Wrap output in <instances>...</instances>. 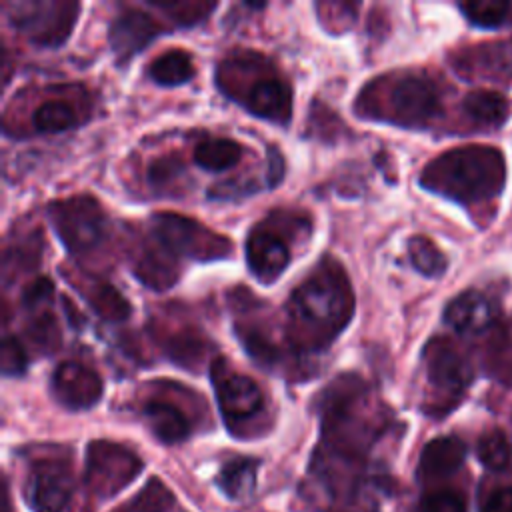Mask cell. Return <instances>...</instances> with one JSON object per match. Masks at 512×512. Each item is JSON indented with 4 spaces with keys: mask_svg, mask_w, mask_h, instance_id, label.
<instances>
[{
    "mask_svg": "<svg viewBox=\"0 0 512 512\" xmlns=\"http://www.w3.org/2000/svg\"><path fill=\"white\" fill-rule=\"evenodd\" d=\"M176 498L172 490L158 478H150L132 498L116 506L112 512H172Z\"/></svg>",
    "mask_w": 512,
    "mask_h": 512,
    "instance_id": "obj_30",
    "label": "cell"
},
{
    "mask_svg": "<svg viewBox=\"0 0 512 512\" xmlns=\"http://www.w3.org/2000/svg\"><path fill=\"white\" fill-rule=\"evenodd\" d=\"M464 112L478 124L500 126L510 114V102L494 90H474L464 98Z\"/></svg>",
    "mask_w": 512,
    "mask_h": 512,
    "instance_id": "obj_27",
    "label": "cell"
},
{
    "mask_svg": "<svg viewBox=\"0 0 512 512\" xmlns=\"http://www.w3.org/2000/svg\"><path fill=\"white\" fill-rule=\"evenodd\" d=\"M288 336L296 350L320 352L348 326L354 294L344 268L326 258L286 302Z\"/></svg>",
    "mask_w": 512,
    "mask_h": 512,
    "instance_id": "obj_2",
    "label": "cell"
},
{
    "mask_svg": "<svg viewBox=\"0 0 512 512\" xmlns=\"http://www.w3.org/2000/svg\"><path fill=\"white\" fill-rule=\"evenodd\" d=\"M40 246H42L40 236L20 238V242H14L4 250V270L12 268V264L16 270L36 264L40 260Z\"/></svg>",
    "mask_w": 512,
    "mask_h": 512,
    "instance_id": "obj_38",
    "label": "cell"
},
{
    "mask_svg": "<svg viewBox=\"0 0 512 512\" xmlns=\"http://www.w3.org/2000/svg\"><path fill=\"white\" fill-rule=\"evenodd\" d=\"M140 412L154 438L162 444H180L194 432V420L190 414L170 398L152 396L142 402Z\"/></svg>",
    "mask_w": 512,
    "mask_h": 512,
    "instance_id": "obj_18",
    "label": "cell"
},
{
    "mask_svg": "<svg viewBox=\"0 0 512 512\" xmlns=\"http://www.w3.org/2000/svg\"><path fill=\"white\" fill-rule=\"evenodd\" d=\"M158 344L174 364L186 370L196 368L204 360L208 348L204 334L198 332L194 326L166 332L162 338H158Z\"/></svg>",
    "mask_w": 512,
    "mask_h": 512,
    "instance_id": "obj_23",
    "label": "cell"
},
{
    "mask_svg": "<svg viewBox=\"0 0 512 512\" xmlns=\"http://www.w3.org/2000/svg\"><path fill=\"white\" fill-rule=\"evenodd\" d=\"M422 362L430 388L424 410L436 418L444 416L460 402L472 382L470 362L448 338H432L424 346Z\"/></svg>",
    "mask_w": 512,
    "mask_h": 512,
    "instance_id": "obj_6",
    "label": "cell"
},
{
    "mask_svg": "<svg viewBox=\"0 0 512 512\" xmlns=\"http://www.w3.org/2000/svg\"><path fill=\"white\" fill-rule=\"evenodd\" d=\"M444 322L460 334H480L496 326V308L484 294L466 290L448 302Z\"/></svg>",
    "mask_w": 512,
    "mask_h": 512,
    "instance_id": "obj_19",
    "label": "cell"
},
{
    "mask_svg": "<svg viewBox=\"0 0 512 512\" xmlns=\"http://www.w3.org/2000/svg\"><path fill=\"white\" fill-rule=\"evenodd\" d=\"M462 14L480 28H496L508 22L512 4L498 0H474L460 4Z\"/></svg>",
    "mask_w": 512,
    "mask_h": 512,
    "instance_id": "obj_35",
    "label": "cell"
},
{
    "mask_svg": "<svg viewBox=\"0 0 512 512\" xmlns=\"http://www.w3.org/2000/svg\"><path fill=\"white\" fill-rule=\"evenodd\" d=\"M462 74H508L512 72V48L508 44H484L468 50L458 60Z\"/></svg>",
    "mask_w": 512,
    "mask_h": 512,
    "instance_id": "obj_24",
    "label": "cell"
},
{
    "mask_svg": "<svg viewBox=\"0 0 512 512\" xmlns=\"http://www.w3.org/2000/svg\"><path fill=\"white\" fill-rule=\"evenodd\" d=\"M468 448L458 436H438L430 440L418 458L416 480L420 486L450 482L464 466Z\"/></svg>",
    "mask_w": 512,
    "mask_h": 512,
    "instance_id": "obj_16",
    "label": "cell"
},
{
    "mask_svg": "<svg viewBox=\"0 0 512 512\" xmlns=\"http://www.w3.org/2000/svg\"><path fill=\"white\" fill-rule=\"evenodd\" d=\"M408 258L412 266L424 276H440L446 270V258L438 246L426 236H412L408 240Z\"/></svg>",
    "mask_w": 512,
    "mask_h": 512,
    "instance_id": "obj_34",
    "label": "cell"
},
{
    "mask_svg": "<svg viewBox=\"0 0 512 512\" xmlns=\"http://www.w3.org/2000/svg\"><path fill=\"white\" fill-rule=\"evenodd\" d=\"M296 214L274 212L258 222L246 236L244 254L254 278L264 284L274 282L292 260L288 226L296 222Z\"/></svg>",
    "mask_w": 512,
    "mask_h": 512,
    "instance_id": "obj_10",
    "label": "cell"
},
{
    "mask_svg": "<svg viewBox=\"0 0 512 512\" xmlns=\"http://www.w3.org/2000/svg\"><path fill=\"white\" fill-rule=\"evenodd\" d=\"M476 512H512V482L482 484L476 496Z\"/></svg>",
    "mask_w": 512,
    "mask_h": 512,
    "instance_id": "obj_36",
    "label": "cell"
},
{
    "mask_svg": "<svg viewBox=\"0 0 512 512\" xmlns=\"http://www.w3.org/2000/svg\"><path fill=\"white\" fill-rule=\"evenodd\" d=\"M78 480L70 452L48 446L28 456L24 498L34 512H76Z\"/></svg>",
    "mask_w": 512,
    "mask_h": 512,
    "instance_id": "obj_4",
    "label": "cell"
},
{
    "mask_svg": "<svg viewBox=\"0 0 512 512\" xmlns=\"http://www.w3.org/2000/svg\"><path fill=\"white\" fill-rule=\"evenodd\" d=\"M196 68L192 56L186 50L172 48L152 60L148 66V76L160 86H180L194 76Z\"/></svg>",
    "mask_w": 512,
    "mask_h": 512,
    "instance_id": "obj_26",
    "label": "cell"
},
{
    "mask_svg": "<svg viewBox=\"0 0 512 512\" xmlns=\"http://www.w3.org/2000/svg\"><path fill=\"white\" fill-rule=\"evenodd\" d=\"M80 4L64 0H22L6 2V14L16 32L34 46H60L76 24Z\"/></svg>",
    "mask_w": 512,
    "mask_h": 512,
    "instance_id": "obj_7",
    "label": "cell"
},
{
    "mask_svg": "<svg viewBox=\"0 0 512 512\" xmlns=\"http://www.w3.org/2000/svg\"><path fill=\"white\" fill-rule=\"evenodd\" d=\"M496 338L492 340V344L488 346V352H486V364H488V368L496 374V376H500V378H504V372L506 370H510L512 372V334H508L506 330H498L496 334H494Z\"/></svg>",
    "mask_w": 512,
    "mask_h": 512,
    "instance_id": "obj_39",
    "label": "cell"
},
{
    "mask_svg": "<svg viewBox=\"0 0 512 512\" xmlns=\"http://www.w3.org/2000/svg\"><path fill=\"white\" fill-rule=\"evenodd\" d=\"M150 6L164 12L168 18H172L178 26H196L200 24L218 4L198 2V0H148Z\"/></svg>",
    "mask_w": 512,
    "mask_h": 512,
    "instance_id": "obj_33",
    "label": "cell"
},
{
    "mask_svg": "<svg viewBox=\"0 0 512 512\" xmlns=\"http://www.w3.org/2000/svg\"><path fill=\"white\" fill-rule=\"evenodd\" d=\"M478 462L492 474H504L512 466V444L500 430H490L478 438Z\"/></svg>",
    "mask_w": 512,
    "mask_h": 512,
    "instance_id": "obj_32",
    "label": "cell"
},
{
    "mask_svg": "<svg viewBox=\"0 0 512 512\" xmlns=\"http://www.w3.org/2000/svg\"><path fill=\"white\" fill-rule=\"evenodd\" d=\"M184 172V166L178 156L174 154H164L154 158L148 168H146V182L154 190H164L168 188L176 178H180Z\"/></svg>",
    "mask_w": 512,
    "mask_h": 512,
    "instance_id": "obj_37",
    "label": "cell"
},
{
    "mask_svg": "<svg viewBox=\"0 0 512 512\" xmlns=\"http://www.w3.org/2000/svg\"><path fill=\"white\" fill-rule=\"evenodd\" d=\"M22 308L26 312L24 332L30 344L40 354L54 352L60 346V326L52 310V298L22 302Z\"/></svg>",
    "mask_w": 512,
    "mask_h": 512,
    "instance_id": "obj_21",
    "label": "cell"
},
{
    "mask_svg": "<svg viewBox=\"0 0 512 512\" xmlns=\"http://www.w3.org/2000/svg\"><path fill=\"white\" fill-rule=\"evenodd\" d=\"M210 380L228 432L238 438L258 434V422L266 414L260 386L250 376L232 370L222 358L210 364Z\"/></svg>",
    "mask_w": 512,
    "mask_h": 512,
    "instance_id": "obj_5",
    "label": "cell"
},
{
    "mask_svg": "<svg viewBox=\"0 0 512 512\" xmlns=\"http://www.w3.org/2000/svg\"><path fill=\"white\" fill-rule=\"evenodd\" d=\"M236 336L246 350V354L266 370H274L282 362V352L274 344V340L254 324H238L236 322Z\"/></svg>",
    "mask_w": 512,
    "mask_h": 512,
    "instance_id": "obj_28",
    "label": "cell"
},
{
    "mask_svg": "<svg viewBox=\"0 0 512 512\" xmlns=\"http://www.w3.org/2000/svg\"><path fill=\"white\" fill-rule=\"evenodd\" d=\"M320 438L298 500L306 512H380L396 482L376 448L396 426L366 380L342 374L318 398Z\"/></svg>",
    "mask_w": 512,
    "mask_h": 512,
    "instance_id": "obj_1",
    "label": "cell"
},
{
    "mask_svg": "<svg viewBox=\"0 0 512 512\" xmlns=\"http://www.w3.org/2000/svg\"><path fill=\"white\" fill-rule=\"evenodd\" d=\"M46 212L56 236L72 254L90 252L106 236V214L88 194L54 200Z\"/></svg>",
    "mask_w": 512,
    "mask_h": 512,
    "instance_id": "obj_9",
    "label": "cell"
},
{
    "mask_svg": "<svg viewBox=\"0 0 512 512\" xmlns=\"http://www.w3.org/2000/svg\"><path fill=\"white\" fill-rule=\"evenodd\" d=\"M80 122L82 120L74 106H70L64 100H46L32 112V126L36 128V132L58 134L72 130Z\"/></svg>",
    "mask_w": 512,
    "mask_h": 512,
    "instance_id": "obj_31",
    "label": "cell"
},
{
    "mask_svg": "<svg viewBox=\"0 0 512 512\" xmlns=\"http://www.w3.org/2000/svg\"><path fill=\"white\" fill-rule=\"evenodd\" d=\"M504 182V156L482 144L452 148L428 162L420 174V184L426 190L460 204L486 202L500 194Z\"/></svg>",
    "mask_w": 512,
    "mask_h": 512,
    "instance_id": "obj_3",
    "label": "cell"
},
{
    "mask_svg": "<svg viewBox=\"0 0 512 512\" xmlns=\"http://www.w3.org/2000/svg\"><path fill=\"white\" fill-rule=\"evenodd\" d=\"M130 266L134 276L152 290H168L180 276L178 258L154 234L130 250Z\"/></svg>",
    "mask_w": 512,
    "mask_h": 512,
    "instance_id": "obj_15",
    "label": "cell"
},
{
    "mask_svg": "<svg viewBox=\"0 0 512 512\" xmlns=\"http://www.w3.org/2000/svg\"><path fill=\"white\" fill-rule=\"evenodd\" d=\"M142 468L144 462L130 448L110 440H92L86 446L82 482L96 500H108L132 484Z\"/></svg>",
    "mask_w": 512,
    "mask_h": 512,
    "instance_id": "obj_8",
    "label": "cell"
},
{
    "mask_svg": "<svg viewBox=\"0 0 512 512\" xmlns=\"http://www.w3.org/2000/svg\"><path fill=\"white\" fill-rule=\"evenodd\" d=\"M194 164L208 172H224L236 166L242 158V146L230 138H204L194 146Z\"/></svg>",
    "mask_w": 512,
    "mask_h": 512,
    "instance_id": "obj_25",
    "label": "cell"
},
{
    "mask_svg": "<svg viewBox=\"0 0 512 512\" xmlns=\"http://www.w3.org/2000/svg\"><path fill=\"white\" fill-rule=\"evenodd\" d=\"M152 234L176 256V258H194V260H218L226 258L232 250L228 238L212 232L200 222L174 214L158 212L150 218Z\"/></svg>",
    "mask_w": 512,
    "mask_h": 512,
    "instance_id": "obj_11",
    "label": "cell"
},
{
    "mask_svg": "<svg viewBox=\"0 0 512 512\" xmlns=\"http://www.w3.org/2000/svg\"><path fill=\"white\" fill-rule=\"evenodd\" d=\"M238 102L254 116L286 126L292 116V88L290 84L272 72L270 64H264L254 82L246 86Z\"/></svg>",
    "mask_w": 512,
    "mask_h": 512,
    "instance_id": "obj_14",
    "label": "cell"
},
{
    "mask_svg": "<svg viewBox=\"0 0 512 512\" xmlns=\"http://www.w3.org/2000/svg\"><path fill=\"white\" fill-rule=\"evenodd\" d=\"M260 462L250 456H234L226 460L216 476V484L222 494L234 502H244L252 498L256 490Z\"/></svg>",
    "mask_w": 512,
    "mask_h": 512,
    "instance_id": "obj_22",
    "label": "cell"
},
{
    "mask_svg": "<svg viewBox=\"0 0 512 512\" xmlns=\"http://www.w3.org/2000/svg\"><path fill=\"white\" fill-rule=\"evenodd\" d=\"M28 366V354L16 336L6 334L0 346V368L4 376H18Z\"/></svg>",
    "mask_w": 512,
    "mask_h": 512,
    "instance_id": "obj_40",
    "label": "cell"
},
{
    "mask_svg": "<svg viewBox=\"0 0 512 512\" xmlns=\"http://www.w3.org/2000/svg\"><path fill=\"white\" fill-rule=\"evenodd\" d=\"M104 384L96 370L78 362H60L50 376V394L66 410L78 412L96 406L102 398Z\"/></svg>",
    "mask_w": 512,
    "mask_h": 512,
    "instance_id": "obj_13",
    "label": "cell"
},
{
    "mask_svg": "<svg viewBox=\"0 0 512 512\" xmlns=\"http://www.w3.org/2000/svg\"><path fill=\"white\" fill-rule=\"evenodd\" d=\"M68 280L76 286V290L82 294V298L90 304V308L100 318H104L108 322H122L130 316V312H132L130 302L110 282H106L98 276H88V274H80V272L68 274Z\"/></svg>",
    "mask_w": 512,
    "mask_h": 512,
    "instance_id": "obj_20",
    "label": "cell"
},
{
    "mask_svg": "<svg viewBox=\"0 0 512 512\" xmlns=\"http://www.w3.org/2000/svg\"><path fill=\"white\" fill-rule=\"evenodd\" d=\"M440 112V90L428 76L410 72L386 84L384 120L404 128H420L430 124Z\"/></svg>",
    "mask_w": 512,
    "mask_h": 512,
    "instance_id": "obj_12",
    "label": "cell"
},
{
    "mask_svg": "<svg viewBox=\"0 0 512 512\" xmlns=\"http://www.w3.org/2000/svg\"><path fill=\"white\" fill-rule=\"evenodd\" d=\"M412 512H468V498L450 482L428 484L420 486V496Z\"/></svg>",
    "mask_w": 512,
    "mask_h": 512,
    "instance_id": "obj_29",
    "label": "cell"
},
{
    "mask_svg": "<svg viewBox=\"0 0 512 512\" xmlns=\"http://www.w3.org/2000/svg\"><path fill=\"white\" fill-rule=\"evenodd\" d=\"M160 32V24L138 8H128L118 14L108 32L110 48L118 64H126L142 48H146Z\"/></svg>",
    "mask_w": 512,
    "mask_h": 512,
    "instance_id": "obj_17",
    "label": "cell"
}]
</instances>
